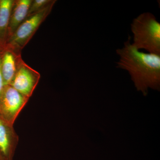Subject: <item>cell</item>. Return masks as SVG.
<instances>
[{
	"mask_svg": "<svg viewBox=\"0 0 160 160\" xmlns=\"http://www.w3.org/2000/svg\"><path fill=\"white\" fill-rule=\"evenodd\" d=\"M131 37L122 49L116 50L120 57L117 68L127 70L138 90L146 93L149 88L158 89L160 82V55L145 53L130 42Z\"/></svg>",
	"mask_w": 160,
	"mask_h": 160,
	"instance_id": "obj_1",
	"label": "cell"
},
{
	"mask_svg": "<svg viewBox=\"0 0 160 160\" xmlns=\"http://www.w3.org/2000/svg\"><path fill=\"white\" fill-rule=\"evenodd\" d=\"M131 28L132 45L137 49L160 55V23L154 15L148 12L139 15L132 21Z\"/></svg>",
	"mask_w": 160,
	"mask_h": 160,
	"instance_id": "obj_2",
	"label": "cell"
},
{
	"mask_svg": "<svg viewBox=\"0 0 160 160\" xmlns=\"http://www.w3.org/2000/svg\"><path fill=\"white\" fill-rule=\"evenodd\" d=\"M56 2V1L53 0L51 4L39 12L27 17L14 33L7 39L5 46L22 52L41 24L50 14Z\"/></svg>",
	"mask_w": 160,
	"mask_h": 160,
	"instance_id": "obj_3",
	"label": "cell"
},
{
	"mask_svg": "<svg viewBox=\"0 0 160 160\" xmlns=\"http://www.w3.org/2000/svg\"><path fill=\"white\" fill-rule=\"evenodd\" d=\"M29 99L10 85L4 86L0 93V119L13 126Z\"/></svg>",
	"mask_w": 160,
	"mask_h": 160,
	"instance_id": "obj_4",
	"label": "cell"
},
{
	"mask_svg": "<svg viewBox=\"0 0 160 160\" xmlns=\"http://www.w3.org/2000/svg\"><path fill=\"white\" fill-rule=\"evenodd\" d=\"M40 78L39 72L31 68L23 60L9 85L24 96L29 98L38 86Z\"/></svg>",
	"mask_w": 160,
	"mask_h": 160,
	"instance_id": "obj_5",
	"label": "cell"
},
{
	"mask_svg": "<svg viewBox=\"0 0 160 160\" xmlns=\"http://www.w3.org/2000/svg\"><path fill=\"white\" fill-rule=\"evenodd\" d=\"M21 52L9 46L3 47L1 54V69L4 86L10 85L22 61Z\"/></svg>",
	"mask_w": 160,
	"mask_h": 160,
	"instance_id": "obj_6",
	"label": "cell"
},
{
	"mask_svg": "<svg viewBox=\"0 0 160 160\" xmlns=\"http://www.w3.org/2000/svg\"><path fill=\"white\" fill-rule=\"evenodd\" d=\"M18 142L13 125L0 119V159L13 160Z\"/></svg>",
	"mask_w": 160,
	"mask_h": 160,
	"instance_id": "obj_7",
	"label": "cell"
},
{
	"mask_svg": "<svg viewBox=\"0 0 160 160\" xmlns=\"http://www.w3.org/2000/svg\"><path fill=\"white\" fill-rule=\"evenodd\" d=\"M32 2V0H15L9 20L7 39L27 17Z\"/></svg>",
	"mask_w": 160,
	"mask_h": 160,
	"instance_id": "obj_8",
	"label": "cell"
},
{
	"mask_svg": "<svg viewBox=\"0 0 160 160\" xmlns=\"http://www.w3.org/2000/svg\"><path fill=\"white\" fill-rule=\"evenodd\" d=\"M15 0H0V46H4L7 39L8 26Z\"/></svg>",
	"mask_w": 160,
	"mask_h": 160,
	"instance_id": "obj_9",
	"label": "cell"
},
{
	"mask_svg": "<svg viewBox=\"0 0 160 160\" xmlns=\"http://www.w3.org/2000/svg\"><path fill=\"white\" fill-rule=\"evenodd\" d=\"M53 0H32L28 11V16L32 15L45 9Z\"/></svg>",
	"mask_w": 160,
	"mask_h": 160,
	"instance_id": "obj_10",
	"label": "cell"
},
{
	"mask_svg": "<svg viewBox=\"0 0 160 160\" xmlns=\"http://www.w3.org/2000/svg\"><path fill=\"white\" fill-rule=\"evenodd\" d=\"M4 46H0V93L2 90L4 85L3 84L2 78V73H1V54H2V50Z\"/></svg>",
	"mask_w": 160,
	"mask_h": 160,
	"instance_id": "obj_11",
	"label": "cell"
},
{
	"mask_svg": "<svg viewBox=\"0 0 160 160\" xmlns=\"http://www.w3.org/2000/svg\"><path fill=\"white\" fill-rule=\"evenodd\" d=\"M0 160H1V159H0Z\"/></svg>",
	"mask_w": 160,
	"mask_h": 160,
	"instance_id": "obj_12",
	"label": "cell"
}]
</instances>
